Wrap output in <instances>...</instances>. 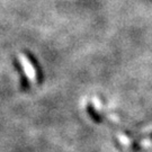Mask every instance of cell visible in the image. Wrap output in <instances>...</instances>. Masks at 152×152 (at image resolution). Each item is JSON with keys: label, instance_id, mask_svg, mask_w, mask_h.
Returning a JSON list of instances; mask_svg holds the SVG:
<instances>
[{"label": "cell", "instance_id": "obj_1", "mask_svg": "<svg viewBox=\"0 0 152 152\" xmlns=\"http://www.w3.org/2000/svg\"><path fill=\"white\" fill-rule=\"evenodd\" d=\"M18 60H19V63L22 65L24 73H25V76L27 77L28 80L32 83L36 82V70H35L34 65L32 64V62L29 61V59L25 54L20 53L18 55Z\"/></svg>", "mask_w": 152, "mask_h": 152}, {"label": "cell", "instance_id": "obj_2", "mask_svg": "<svg viewBox=\"0 0 152 152\" xmlns=\"http://www.w3.org/2000/svg\"><path fill=\"white\" fill-rule=\"evenodd\" d=\"M118 140H120L121 143H122L123 145H125V147H129V145H130V143H131L130 139L125 135V134H118Z\"/></svg>", "mask_w": 152, "mask_h": 152}, {"label": "cell", "instance_id": "obj_3", "mask_svg": "<svg viewBox=\"0 0 152 152\" xmlns=\"http://www.w3.org/2000/svg\"><path fill=\"white\" fill-rule=\"evenodd\" d=\"M92 104H94V107H95L96 110H98V112L102 110V106H103V105H102V102H100V99L98 97L92 98Z\"/></svg>", "mask_w": 152, "mask_h": 152}]
</instances>
